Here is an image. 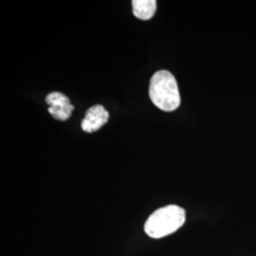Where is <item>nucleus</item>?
Returning <instances> with one entry per match:
<instances>
[{
	"label": "nucleus",
	"mask_w": 256,
	"mask_h": 256,
	"mask_svg": "<svg viewBox=\"0 0 256 256\" xmlns=\"http://www.w3.org/2000/svg\"><path fill=\"white\" fill-rule=\"evenodd\" d=\"M149 96L158 108L172 112L180 106V94L174 75L167 70L156 72L150 80Z\"/></svg>",
	"instance_id": "obj_1"
},
{
	"label": "nucleus",
	"mask_w": 256,
	"mask_h": 256,
	"mask_svg": "<svg viewBox=\"0 0 256 256\" xmlns=\"http://www.w3.org/2000/svg\"><path fill=\"white\" fill-rule=\"evenodd\" d=\"M132 8L134 16L142 20H149L156 14V1L155 0H133Z\"/></svg>",
	"instance_id": "obj_5"
},
{
	"label": "nucleus",
	"mask_w": 256,
	"mask_h": 256,
	"mask_svg": "<svg viewBox=\"0 0 256 256\" xmlns=\"http://www.w3.org/2000/svg\"><path fill=\"white\" fill-rule=\"evenodd\" d=\"M185 218V210L182 207L168 205L156 210L148 218L144 230L150 238H164L180 229Z\"/></svg>",
	"instance_id": "obj_2"
},
{
	"label": "nucleus",
	"mask_w": 256,
	"mask_h": 256,
	"mask_svg": "<svg viewBox=\"0 0 256 256\" xmlns=\"http://www.w3.org/2000/svg\"><path fill=\"white\" fill-rule=\"evenodd\" d=\"M46 104L50 106L48 113L58 120H66L74 110L70 99L60 92L50 93L46 97Z\"/></svg>",
	"instance_id": "obj_3"
},
{
	"label": "nucleus",
	"mask_w": 256,
	"mask_h": 256,
	"mask_svg": "<svg viewBox=\"0 0 256 256\" xmlns=\"http://www.w3.org/2000/svg\"><path fill=\"white\" fill-rule=\"evenodd\" d=\"M110 119V114L101 104L92 106L86 112V116L82 120V129L88 133L98 131L102 128Z\"/></svg>",
	"instance_id": "obj_4"
}]
</instances>
